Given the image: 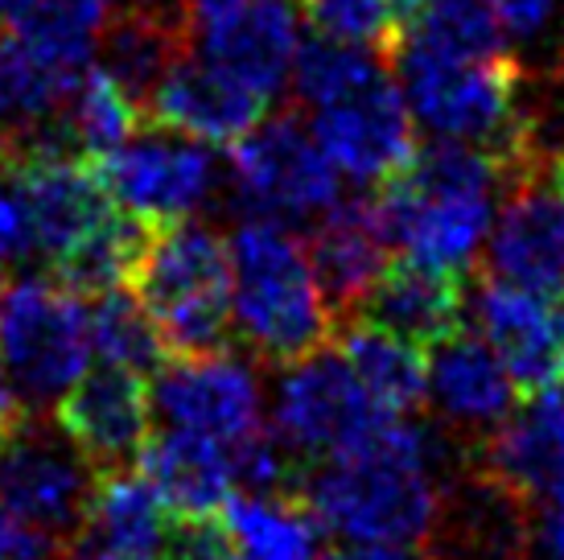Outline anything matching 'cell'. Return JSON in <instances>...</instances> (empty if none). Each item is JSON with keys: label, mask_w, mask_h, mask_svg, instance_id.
Masks as SVG:
<instances>
[{"label": "cell", "mask_w": 564, "mask_h": 560, "mask_svg": "<svg viewBox=\"0 0 564 560\" xmlns=\"http://www.w3.org/2000/svg\"><path fill=\"white\" fill-rule=\"evenodd\" d=\"M470 450L441 424L392 417L367 445L301 470L297 498L317 528L346 545L421 548L437 519L441 483Z\"/></svg>", "instance_id": "6da1fadb"}, {"label": "cell", "mask_w": 564, "mask_h": 560, "mask_svg": "<svg viewBox=\"0 0 564 560\" xmlns=\"http://www.w3.org/2000/svg\"><path fill=\"white\" fill-rule=\"evenodd\" d=\"M502 186H511V170L499 157L457 140H433L429 149H412L383 182L376 206L392 248L466 277L486 248Z\"/></svg>", "instance_id": "7a4b0ae2"}, {"label": "cell", "mask_w": 564, "mask_h": 560, "mask_svg": "<svg viewBox=\"0 0 564 560\" xmlns=\"http://www.w3.org/2000/svg\"><path fill=\"white\" fill-rule=\"evenodd\" d=\"M412 120L433 140H457L499 157L511 177L540 165L532 111L523 108V66L511 54L462 58L400 42L388 54Z\"/></svg>", "instance_id": "3957f363"}, {"label": "cell", "mask_w": 564, "mask_h": 560, "mask_svg": "<svg viewBox=\"0 0 564 560\" xmlns=\"http://www.w3.org/2000/svg\"><path fill=\"white\" fill-rule=\"evenodd\" d=\"M231 322L251 355L284 367L329 343L334 313L289 223L251 215L231 235Z\"/></svg>", "instance_id": "277c9868"}, {"label": "cell", "mask_w": 564, "mask_h": 560, "mask_svg": "<svg viewBox=\"0 0 564 560\" xmlns=\"http://www.w3.org/2000/svg\"><path fill=\"white\" fill-rule=\"evenodd\" d=\"M153 317L165 355H210L231 338V251L198 218L153 223L141 260L124 284Z\"/></svg>", "instance_id": "5b68a950"}, {"label": "cell", "mask_w": 564, "mask_h": 560, "mask_svg": "<svg viewBox=\"0 0 564 560\" xmlns=\"http://www.w3.org/2000/svg\"><path fill=\"white\" fill-rule=\"evenodd\" d=\"M91 358L83 297L58 280H17L0 289V367L17 405L50 412Z\"/></svg>", "instance_id": "8992f818"}, {"label": "cell", "mask_w": 564, "mask_h": 560, "mask_svg": "<svg viewBox=\"0 0 564 560\" xmlns=\"http://www.w3.org/2000/svg\"><path fill=\"white\" fill-rule=\"evenodd\" d=\"M392 420L388 408L362 388L343 351L317 346L284 363L272 400V433L281 437L297 462H326L367 445Z\"/></svg>", "instance_id": "52a82bcc"}, {"label": "cell", "mask_w": 564, "mask_h": 560, "mask_svg": "<svg viewBox=\"0 0 564 560\" xmlns=\"http://www.w3.org/2000/svg\"><path fill=\"white\" fill-rule=\"evenodd\" d=\"M99 474L50 412L21 408L0 437V503L54 540H70Z\"/></svg>", "instance_id": "ba28073f"}, {"label": "cell", "mask_w": 564, "mask_h": 560, "mask_svg": "<svg viewBox=\"0 0 564 560\" xmlns=\"http://www.w3.org/2000/svg\"><path fill=\"white\" fill-rule=\"evenodd\" d=\"M334 161L322 153L314 132L293 111H281L264 125H251L239 140H231V182L239 203L251 215L301 223L322 215L338 198Z\"/></svg>", "instance_id": "9c48e42d"}, {"label": "cell", "mask_w": 564, "mask_h": 560, "mask_svg": "<svg viewBox=\"0 0 564 560\" xmlns=\"http://www.w3.org/2000/svg\"><path fill=\"white\" fill-rule=\"evenodd\" d=\"M95 170L111 203L149 223L198 215L219 190V161L210 144L161 125H141L116 153L95 161Z\"/></svg>", "instance_id": "30bf717a"}, {"label": "cell", "mask_w": 564, "mask_h": 560, "mask_svg": "<svg viewBox=\"0 0 564 560\" xmlns=\"http://www.w3.org/2000/svg\"><path fill=\"white\" fill-rule=\"evenodd\" d=\"M149 400L170 429L210 437L219 445H231L264 424L260 379L243 358L227 355V351L165 355L153 371Z\"/></svg>", "instance_id": "8fae6325"}, {"label": "cell", "mask_w": 564, "mask_h": 560, "mask_svg": "<svg viewBox=\"0 0 564 560\" xmlns=\"http://www.w3.org/2000/svg\"><path fill=\"white\" fill-rule=\"evenodd\" d=\"M50 417L79 445L95 474L132 470L149 433H153V400H149L144 375L128 371V367H111V363L83 371L54 400Z\"/></svg>", "instance_id": "7c38bea8"}, {"label": "cell", "mask_w": 564, "mask_h": 560, "mask_svg": "<svg viewBox=\"0 0 564 560\" xmlns=\"http://www.w3.org/2000/svg\"><path fill=\"white\" fill-rule=\"evenodd\" d=\"M532 503L466 457L441 483L424 548L433 560H532Z\"/></svg>", "instance_id": "4fadbf2b"}, {"label": "cell", "mask_w": 564, "mask_h": 560, "mask_svg": "<svg viewBox=\"0 0 564 560\" xmlns=\"http://www.w3.org/2000/svg\"><path fill=\"white\" fill-rule=\"evenodd\" d=\"M310 132L334 161V170L359 186H383L416 149L412 111L388 75L334 104H322Z\"/></svg>", "instance_id": "5bb4252c"}, {"label": "cell", "mask_w": 564, "mask_h": 560, "mask_svg": "<svg viewBox=\"0 0 564 560\" xmlns=\"http://www.w3.org/2000/svg\"><path fill=\"white\" fill-rule=\"evenodd\" d=\"M470 305L474 330L499 355L519 391H540L564 379V305L511 280L486 277Z\"/></svg>", "instance_id": "9a60e30c"}, {"label": "cell", "mask_w": 564, "mask_h": 560, "mask_svg": "<svg viewBox=\"0 0 564 560\" xmlns=\"http://www.w3.org/2000/svg\"><path fill=\"white\" fill-rule=\"evenodd\" d=\"M470 462L523 503L564 498V379L516 405L470 450Z\"/></svg>", "instance_id": "2e32d148"}, {"label": "cell", "mask_w": 564, "mask_h": 560, "mask_svg": "<svg viewBox=\"0 0 564 560\" xmlns=\"http://www.w3.org/2000/svg\"><path fill=\"white\" fill-rule=\"evenodd\" d=\"M516 379L507 375L499 355L482 343L478 330L457 326L454 334L429 346L424 396L441 429L457 437L466 450H474L516 408Z\"/></svg>", "instance_id": "e0dca14e"}, {"label": "cell", "mask_w": 564, "mask_h": 560, "mask_svg": "<svg viewBox=\"0 0 564 560\" xmlns=\"http://www.w3.org/2000/svg\"><path fill=\"white\" fill-rule=\"evenodd\" d=\"M486 268H490V277L561 297L564 203L544 177V161L535 170L511 177V194L486 235Z\"/></svg>", "instance_id": "ac0fdd59"}, {"label": "cell", "mask_w": 564, "mask_h": 560, "mask_svg": "<svg viewBox=\"0 0 564 560\" xmlns=\"http://www.w3.org/2000/svg\"><path fill=\"white\" fill-rule=\"evenodd\" d=\"M170 515L141 470L99 474L79 528L66 540V560H165Z\"/></svg>", "instance_id": "d6986e66"}, {"label": "cell", "mask_w": 564, "mask_h": 560, "mask_svg": "<svg viewBox=\"0 0 564 560\" xmlns=\"http://www.w3.org/2000/svg\"><path fill=\"white\" fill-rule=\"evenodd\" d=\"M301 13L293 0H251L203 25V58L260 99H276L301 46Z\"/></svg>", "instance_id": "ffe728a7"}, {"label": "cell", "mask_w": 564, "mask_h": 560, "mask_svg": "<svg viewBox=\"0 0 564 560\" xmlns=\"http://www.w3.org/2000/svg\"><path fill=\"white\" fill-rule=\"evenodd\" d=\"M260 111H264L260 95H251L231 75H223L219 66L194 58L186 50L153 87L141 120L206 144H231L260 120Z\"/></svg>", "instance_id": "44dd1931"}, {"label": "cell", "mask_w": 564, "mask_h": 560, "mask_svg": "<svg viewBox=\"0 0 564 560\" xmlns=\"http://www.w3.org/2000/svg\"><path fill=\"white\" fill-rule=\"evenodd\" d=\"M388 248L392 244H388L376 198H334L317 215L305 251L334 322L362 305L367 289L388 268Z\"/></svg>", "instance_id": "7402d4cb"}, {"label": "cell", "mask_w": 564, "mask_h": 560, "mask_svg": "<svg viewBox=\"0 0 564 560\" xmlns=\"http://www.w3.org/2000/svg\"><path fill=\"white\" fill-rule=\"evenodd\" d=\"M189 30L194 25H189L182 0H132V4H116L108 30L99 37V66L141 108V116L153 87L189 50Z\"/></svg>", "instance_id": "603a6c76"}, {"label": "cell", "mask_w": 564, "mask_h": 560, "mask_svg": "<svg viewBox=\"0 0 564 560\" xmlns=\"http://www.w3.org/2000/svg\"><path fill=\"white\" fill-rule=\"evenodd\" d=\"M355 313L371 317L379 326L395 330L400 338L429 351L445 334H454L466 317V277L437 268L429 260L404 256L379 272Z\"/></svg>", "instance_id": "cb8c5ba5"}, {"label": "cell", "mask_w": 564, "mask_h": 560, "mask_svg": "<svg viewBox=\"0 0 564 560\" xmlns=\"http://www.w3.org/2000/svg\"><path fill=\"white\" fill-rule=\"evenodd\" d=\"M17 170L37 227V251L58 260L66 248H75L83 235H91L111 215V194L91 161L75 157H50V161H4Z\"/></svg>", "instance_id": "d4e9b609"}, {"label": "cell", "mask_w": 564, "mask_h": 560, "mask_svg": "<svg viewBox=\"0 0 564 560\" xmlns=\"http://www.w3.org/2000/svg\"><path fill=\"white\" fill-rule=\"evenodd\" d=\"M137 470L149 478V486L158 491L173 515H194V519L215 515L223 507V498L236 491L227 445L210 441V437L186 433V429L149 437L141 457H137Z\"/></svg>", "instance_id": "484cf974"}, {"label": "cell", "mask_w": 564, "mask_h": 560, "mask_svg": "<svg viewBox=\"0 0 564 560\" xmlns=\"http://www.w3.org/2000/svg\"><path fill=\"white\" fill-rule=\"evenodd\" d=\"M338 351L362 388L376 396L379 408L392 417H412L424 400V355L416 343L400 338L395 330L379 326L362 313H346L334 322Z\"/></svg>", "instance_id": "4316f807"}, {"label": "cell", "mask_w": 564, "mask_h": 560, "mask_svg": "<svg viewBox=\"0 0 564 560\" xmlns=\"http://www.w3.org/2000/svg\"><path fill=\"white\" fill-rule=\"evenodd\" d=\"M223 531L248 560H322V528L297 495H251L236 491L223 498Z\"/></svg>", "instance_id": "83f0119b"}, {"label": "cell", "mask_w": 564, "mask_h": 560, "mask_svg": "<svg viewBox=\"0 0 564 560\" xmlns=\"http://www.w3.org/2000/svg\"><path fill=\"white\" fill-rule=\"evenodd\" d=\"M153 235V223L132 215L124 206H111V215L83 235L75 248H66L54 260V280L75 297H95L108 289H124L132 268L141 260L144 244Z\"/></svg>", "instance_id": "f1b7e54d"}, {"label": "cell", "mask_w": 564, "mask_h": 560, "mask_svg": "<svg viewBox=\"0 0 564 560\" xmlns=\"http://www.w3.org/2000/svg\"><path fill=\"white\" fill-rule=\"evenodd\" d=\"M120 0H33L13 33L63 75H83Z\"/></svg>", "instance_id": "f546056e"}, {"label": "cell", "mask_w": 564, "mask_h": 560, "mask_svg": "<svg viewBox=\"0 0 564 560\" xmlns=\"http://www.w3.org/2000/svg\"><path fill=\"white\" fill-rule=\"evenodd\" d=\"M63 120L79 157L95 165L141 128V108L116 87V78L104 66H87L63 99Z\"/></svg>", "instance_id": "4dcf8cb0"}, {"label": "cell", "mask_w": 564, "mask_h": 560, "mask_svg": "<svg viewBox=\"0 0 564 560\" xmlns=\"http://www.w3.org/2000/svg\"><path fill=\"white\" fill-rule=\"evenodd\" d=\"M87 310V338H91V355L111 367H128V371H158L165 358L153 317L141 310V301L128 289H108V293L83 297Z\"/></svg>", "instance_id": "1f68e13d"}, {"label": "cell", "mask_w": 564, "mask_h": 560, "mask_svg": "<svg viewBox=\"0 0 564 560\" xmlns=\"http://www.w3.org/2000/svg\"><path fill=\"white\" fill-rule=\"evenodd\" d=\"M400 42L462 58L507 54V37L486 0H424L416 13L404 17Z\"/></svg>", "instance_id": "d6a6232c"}, {"label": "cell", "mask_w": 564, "mask_h": 560, "mask_svg": "<svg viewBox=\"0 0 564 560\" xmlns=\"http://www.w3.org/2000/svg\"><path fill=\"white\" fill-rule=\"evenodd\" d=\"M383 54L367 46H350V42H334V37H310L297 46V58H293V91H297L301 104L310 108H322V104H334L343 95L359 91L367 83H376L383 75L379 66Z\"/></svg>", "instance_id": "836d02e7"}, {"label": "cell", "mask_w": 564, "mask_h": 560, "mask_svg": "<svg viewBox=\"0 0 564 560\" xmlns=\"http://www.w3.org/2000/svg\"><path fill=\"white\" fill-rule=\"evenodd\" d=\"M305 17L322 37L367 46L376 54H392L395 33H400V13L392 0H305Z\"/></svg>", "instance_id": "e575fe53"}, {"label": "cell", "mask_w": 564, "mask_h": 560, "mask_svg": "<svg viewBox=\"0 0 564 560\" xmlns=\"http://www.w3.org/2000/svg\"><path fill=\"white\" fill-rule=\"evenodd\" d=\"M30 256H37V227H33L30 198H25L17 170L0 161V268L25 265Z\"/></svg>", "instance_id": "d590c367"}, {"label": "cell", "mask_w": 564, "mask_h": 560, "mask_svg": "<svg viewBox=\"0 0 564 560\" xmlns=\"http://www.w3.org/2000/svg\"><path fill=\"white\" fill-rule=\"evenodd\" d=\"M0 560H66V545L0 503Z\"/></svg>", "instance_id": "8d00e7d4"}, {"label": "cell", "mask_w": 564, "mask_h": 560, "mask_svg": "<svg viewBox=\"0 0 564 560\" xmlns=\"http://www.w3.org/2000/svg\"><path fill=\"white\" fill-rule=\"evenodd\" d=\"M532 560H564V498L549 503L532 536Z\"/></svg>", "instance_id": "74e56055"}, {"label": "cell", "mask_w": 564, "mask_h": 560, "mask_svg": "<svg viewBox=\"0 0 564 560\" xmlns=\"http://www.w3.org/2000/svg\"><path fill=\"white\" fill-rule=\"evenodd\" d=\"M322 560H424V557L408 545H346Z\"/></svg>", "instance_id": "f35d334b"}, {"label": "cell", "mask_w": 564, "mask_h": 560, "mask_svg": "<svg viewBox=\"0 0 564 560\" xmlns=\"http://www.w3.org/2000/svg\"><path fill=\"white\" fill-rule=\"evenodd\" d=\"M243 4H251V0H182L189 25H210V21L236 13V9H243Z\"/></svg>", "instance_id": "ab89813d"}, {"label": "cell", "mask_w": 564, "mask_h": 560, "mask_svg": "<svg viewBox=\"0 0 564 560\" xmlns=\"http://www.w3.org/2000/svg\"><path fill=\"white\" fill-rule=\"evenodd\" d=\"M544 177H549V186L561 194V203H564V153H556L552 161H544Z\"/></svg>", "instance_id": "60d3db41"}, {"label": "cell", "mask_w": 564, "mask_h": 560, "mask_svg": "<svg viewBox=\"0 0 564 560\" xmlns=\"http://www.w3.org/2000/svg\"><path fill=\"white\" fill-rule=\"evenodd\" d=\"M21 412V405H17L13 388H9V379H4V367H0V420H9Z\"/></svg>", "instance_id": "b9f144b4"}, {"label": "cell", "mask_w": 564, "mask_h": 560, "mask_svg": "<svg viewBox=\"0 0 564 560\" xmlns=\"http://www.w3.org/2000/svg\"><path fill=\"white\" fill-rule=\"evenodd\" d=\"M30 4H33V0H0V30H4V25H13L17 17L25 13Z\"/></svg>", "instance_id": "7bdbcfd3"}, {"label": "cell", "mask_w": 564, "mask_h": 560, "mask_svg": "<svg viewBox=\"0 0 564 560\" xmlns=\"http://www.w3.org/2000/svg\"><path fill=\"white\" fill-rule=\"evenodd\" d=\"M392 4H395V13H400V21H404V17H412L416 9H421L424 0H392Z\"/></svg>", "instance_id": "ee69618b"}, {"label": "cell", "mask_w": 564, "mask_h": 560, "mask_svg": "<svg viewBox=\"0 0 564 560\" xmlns=\"http://www.w3.org/2000/svg\"><path fill=\"white\" fill-rule=\"evenodd\" d=\"M219 560H248V557H239V552H236V545H231V552H223Z\"/></svg>", "instance_id": "f6af8a7d"}, {"label": "cell", "mask_w": 564, "mask_h": 560, "mask_svg": "<svg viewBox=\"0 0 564 560\" xmlns=\"http://www.w3.org/2000/svg\"><path fill=\"white\" fill-rule=\"evenodd\" d=\"M9 420H13V417H9ZM9 420H0V437H4V424H9Z\"/></svg>", "instance_id": "bcb514c9"}, {"label": "cell", "mask_w": 564, "mask_h": 560, "mask_svg": "<svg viewBox=\"0 0 564 560\" xmlns=\"http://www.w3.org/2000/svg\"><path fill=\"white\" fill-rule=\"evenodd\" d=\"M561 301H564V289H561Z\"/></svg>", "instance_id": "7dc6e473"}]
</instances>
